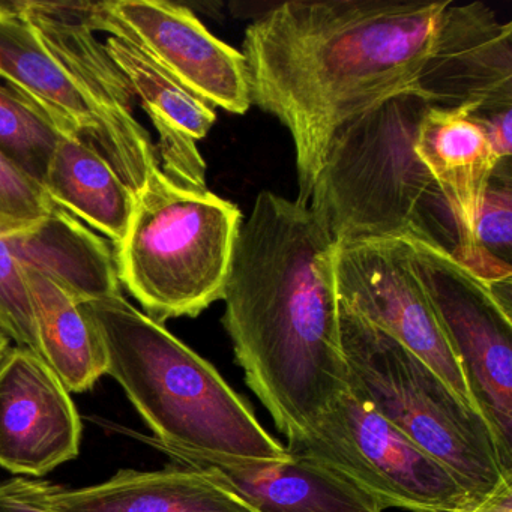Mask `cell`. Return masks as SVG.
Returning <instances> with one entry per match:
<instances>
[{"instance_id":"11","label":"cell","mask_w":512,"mask_h":512,"mask_svg":"<svg viewBox=\"0 0 512 512\" xmlns=\"http://www.w3.org/2000/svg\"><path fill=\"white\" fill-rule=\"evenodd\" d=\"M104 10L191 94L233 115L250 110L244 55L206 29L193 11L166 0L103 2Z\"/></svg>"},{"instance_id":"24","label":"cell","mask_w":512,"mask_h":512,"mask_svg":"<svg viewBox=\"0 0 512 512\" xmlns=\"http://www.w3.org/2000/svg\"><path fill=\"white\" fill-rule=\"evenodd\" d=\"M53 206L46 190L0 152V223H35L49 215Z\"/></svg>"},{"instance_id":"21","label":"cell","mask_w":512,"mask_h":512,"mask_svg":"<svg viewBox=\"0 0 512 512\" xmlns=\"http://www.w3.org/2000/svg\"><path fill=\"white\" fill-rule=\"evenodd\" d=\"M55 205L118 247L127 235L136 197L85 140L62 134L43 184Z\"/></svg>"},{"instance_id":"2","label":"cell","mask_w":512,"mask_h":512,"mask_svg":"<svg viewBox=\"0 0 512 512\" xmlns=\"http://www.w3.org/2000/svg\"><path fill=\"white\" fill-rule=\"evenodd\" d=\"M332 248L307 203L262 191L239 229L224 287L236 362L287 442L347 389Z\"/></svg>"},{"instance_id":"3","label":"cell","mask_w":512,"mask_h":512,"mask_svg":"<svg viewBox=\"0 0 512 512\" xmlns=\"http://www.w3.org/2000/svg\"><path fill=\"white\" fill-rule=\"evenodd\" d=\"M124 389L167 452L196 466L253 467L289 457L247 401L202 356L124 296L85 302Z\"/></svg>"},{"instance_id":"9","label":"cell","mask_w":512,"mask_h":512,"mask_svg":"<svg viewBox=\"0 0 512 512\" xmlns=\"http://www.w3.org/2000/svg\"><path fill=\"white\" fill-rule=\"evenodd\" d=\"M47 52L94 110L106 140V161L139 196L160 170L151 134L134 115L136 97L97 37L86 2H16Z\"/></svg>"},{"instance_id":"20","label":"cell","mask_w":512,"mask_h":512,"mask_svg":"<svg viewBox=\"0 0 512 512\" xmlns=\"http://www.w3.org/2000/svg\"><path fill=\"white\" fill-rule=\"evenodd\" d=\"M31 298L38 355L70 392H85L107 374V352L88 305L52 278L22 268Z\"/></svg>"},{"instance_id":"27","label":"cell","mask_w":512,"mask_h":512,"mask_svg":"<svg viewBox=\"0 0 512 512\" xmlns=\"http://www.w3.org/2000/svg\"><path fill=\"white\" fill-rule=\"evenodd\" d=\"M451 512H512V479L503 482L490 496L472 500Z\"/></svg>"},{"instance_id":"23","label":"cell","mask_w":512,"mask_h":512,"mask_svg":"<svg viewBox=\"0 0 512 512\" xmlns=\"http://www.w3.org/2000/svg\"><path fill=\"white\" fill-rule=\"evenodd\" d=\"M0 328L17 346L38 355L37 332L31 298L22 268L0 235ZM40 356V355H38Z\"/></svg>"},{"instance_id":"19","label":"cell","mask_w":512,"mask_h":512,"mask_svg":"<svg viewBox=\"0 0 512 512\" xmlns=\"http://www.w3.org/2000/svg\"><path fill=\"white\" fill-rule=\"evenodd\" d=\"M206 467L251 512H383L373 497L298 452L263 466Z\"/></svg>"},{"instance_id":"25","label":"cell","mask_w":512,"mask_h":512,"mask_svg":"<svg viewBox=\"0 0 512 512\" xmlns=\"http://www.w3.org/2000/svg\"><path fill=\"white\" fill-rule=\"evenodd\" d=\"M41 482L23 476L0 482V512H61L44 499Z\"/></svg>"},{"instance_id":"22","label":"cell","mask_w":512,"mask_h":512,"mask_svg":"<svg viewBox=\"0 0 512 512\" xmlns=\"http://www.w3.org/2000/svg\"><path fill=\"white\" fill-rule=\"evenodd\" d=\"M61 136L34 104L0 83V152L41 187Z\"/></svg>"},{"instance_id":"18","label":"cell","mask_w":512,"mask_h":512,"mask_svg":"<svg viewBox=\"0 0 512 512\" xmlns=\"http://www.w3.org/2000/svg\"><path fill=\"white\" fill-rule=\"evenodd\" d=\"M0 80L34 104L61 134L80 137L106 160L100 122L47 52L16 2H0Z\"/></svg>"},{"instance_id":"5","label":"cell","mask_w":512,"mask_h":512,"mask_svg":"<svg viewBox=\"0 0 512 512\" xmlns=\"http://www.w3.org/2000/svg\"><path fill=\"white\" fill-rule=\"evenodd\" d=\"M337 317L350 391L442 463L470 499L512 479L485 419L436 371L338 299Z\"/></svg>"},{"instance_id":"10","label":"cell","mask_w":512,"mask_h":512,"mask_svg":"<svg viewBox=\"0 0 512 512\" xmlns=\"http://www.w3.org/2000/svg\"><path fill=\"white\" fill-rule=\"evenodd\" d=\"M332 278L341 304L415 353L475 409L460 364L416 278L403 239L334 244Z\"/></svg>"},{"instance_id":"14","label":"cell","mask_w":512,"mask_h":512,"mask_svg":"<svg viewBox=\"0 0 512 512\" xmlns=\"http://www.w3.org/2000/svg\"><path fill=\"white\" fill-rule=\"evenodd\" d=\"M94 31L106 34L104 47L127 79L158 134L160 170L175 184L206 190V164L197 149L214 127V107L185 89L136 40L125 34L101 4L86 2Z\"/></svg>"},{"instance_id":"26","label":"cell","mask_w":512,"mask_h":512,"mask_svg":"<svg viewBox=\"0 0 512 512\" xmlns=\"http://www.w3.org/2000/svg\"><path fill=\"white\" fill-rule=\"evenodd\" d=\"M484 124L488 137L499 155L500 161H511V124L512 109L496 112L473 113Z\"/></svg>"},{"instance_id":"8","label":"cell","mask_w":512,"mask_h":512,"mask_svg":"<svg viewBox=\"0 0 512 512\" xmlns=\"http://www.w3.org/2000/svg\"><path fill=\"white\" fill-rule=\"evenodd\" d=\"M401 239L475 409L496 439L503 469L512 473V311L445 248L412 236Z\"/></svg>"},{"instance_id":"13","label":"cell","mask_w":512,"mask_h":512,"mask_svg":"<svg viewBox=\"0 0 512 512\" xmlns=\"http://www.w3.org/2000/svg\"><path fill=\"white\" fill-rule=\"evenodd\" d=\"M415 91L431 106L512 109V25L481 2L448 5Z\"/></svg>"},{"instance_id":"1","label":"cell","mask_w":512,"mask_h":512,"mask_svg":"<svg viewBox=\"0 0 512 512\" xmlns=\"http://www.w3.org/2000/svg\"><path fill=\"white\" fill-rule=\"evenodd\" d=\"M449 4L290 0L248 26L242 55L251 104L289 130L299 202H310L338 128L415 89Z\"/></svg>"},{"instance_id":"16","label":"cell","mask_w":512,"mask_h":512,"mask_svg":"<svg viewBox=\"0 0 512 512\" xmlns=\"http://www.w3.org/2000/svg\"><path fill=\"white\" fill-rule=\"evenodd\" d=\"M41 485L46 502L61 512H251L211 467L196 464L154 472L121 470L92 487Z\"/></svg>"},{"instance_id":"7","label":"cell","mask_w":512,"mask_h":512,"mask_svg":"<svg viewBox=\"0 0 512 512\" xmlns=\"http://www.w3.org/2000/svg\"><path fill=\"white\" fill-rule=\"evenodd\" d=\"M286 448L334 470L382 509L451 512L472 502L442 463L349 388Z\"/></svg>"},{"instance_id":"28","label":"cell","mask_w":512,"mask_h":512,"mask_svg":"<svg viewBox=\"0 0 512 512\" xmlns=\"http://www.w3.org/2000/svg\"><path fill=\"white\" fill-rule=\"evenodd\" d=\"M11 338L8 337L7 332L0 328V359L5 355L8 349H10Z\"/></svg>"},{"instance_id":"4","label":"cell","mask_w":512,"mask_h":512,"mask_svg":"<svg viewBox=\"0 0 512 512\" xmlns=\"http://www.w3.org/2000/svg\"><path fill=\"white\" fill-rule=\"evenodd\" d=\"M428 106L400 92L335 131L308 202L334 244L412 236L457 254V221L415 149Z\"/></svg>"},{"instance_id":"15","label":"cell","mask_w":512,"mask_h":512,"mask_svg":"<svg viewBox=\"0 0 512 512\" xmlns=\"http://www.w3.org/2000/svg\"><path fill=\"white\" fill-rule=\"evenodd\" d=\"M415 149L457 221L460 248L454 257L476 272V215L497 166L505 161H500L478 116L464 107L442 109L430 104L419 125Z\"/></svg>"},{"instance_id":"12","label":"cell","mask_w":512,"mask_h":512,"mask_svg":"<svg viewBox=\"0 0 512 512\" xmlns=\"http://www.w3.org/2000/svg\"><path fill=\"white\" fill-rule=\"evenodd\" d=\"M80 440L70 391L37 353L10 347L0 359V467L38 478L74 460Z\"/></svg>"},{"instance_id":"17","label":"cell","mask_w":512,"mask_h":512,"mask_svg":"<svg viewBox=\"0 0 512 512\" xmlns=\"http://www.w3.org/2000/svg\"><path fill=\"white\" fill-rule=\"evenodd\" d=\"M0 235L20 268L61 284L82 302L121 295L115 251L106 239L61 206L29 224L0 223Z\"/></svg>"},{"instance_id":"6","label":"cell","mask_w":512,"mask_h":512,"mask_svg":"<svg viewBox=\"0 0 512 512\" xmlns=\"http://www.w3.org/2000/svg\"><path fill=\"white\" fill-rule=\"evenodd\" d=\"M241 224L235 203L157 170L115 247L121 287L155 322L199 316L223 299Z\"/></svg>"}]
</instances>
